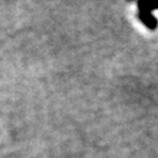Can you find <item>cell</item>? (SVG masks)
<instances>
[{
  "mask_svg": "<svg viewBox=\"0 0 158 158\" xmlns=\"http://www.w3.org/2000/svg\"><path fill=\"white\" fill-rule=\"evenodd\" d=\"M137 6L139 10H146V11L152 13L153 10L158 9V3L157 2H138Z\"/></svg>",
  "mask_w": 158,
  "mask_h": 158,
  "instance_id": "cell-2",
  "label": "cell"
},
{
  "mask_svg": "<svg viewBox=\"0 0 158 158\" xmlns=\"http://www.w3.org/2000/svg\"><path fill=\"white\" fill-rule=\"evenodd\" d=\"M138 18L141 19V21L151 30H154L157 29L158 26V20L156 19V16L149 13V11H146V10H139L138 11Z\"/></svg>",
  "mask_w": 158,
  "mask_h": 158,
  "instance_id": "cell-1",
  "label": "cell"
}]
</instances>
